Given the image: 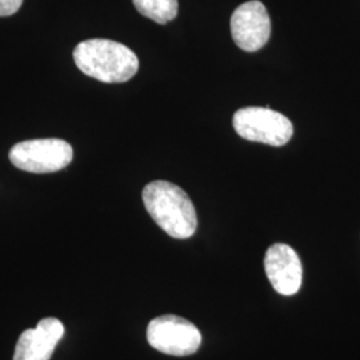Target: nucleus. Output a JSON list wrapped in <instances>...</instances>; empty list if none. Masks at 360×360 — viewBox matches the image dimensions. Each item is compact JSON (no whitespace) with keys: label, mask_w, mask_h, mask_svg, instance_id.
Returning a JSON list of instances; mask_svg holds the SVG:
<instances>
[{"label":"nucleus","mask_w":360,"mask_h":360,"mask_svg":"<svg viewBox=\"0 0 360 360\" xmlns=\"http://www.w3.org/2000/svg\"><path fill=\"white\" fill-rule=\"evenodd\" d=\"M143 203L155 223L175 239L191 238L198 218L190 196L176 184L155 180L143 190Z\"/></svg>","instance_id":"f257e3e1"},{"label":"nucleus","mask_w":360,"mask_h":360,"mask_svg":"<svg viewBox=\"0 0 360 360\" xmlns=\"http://www.w3.org/2000/svg\"><path fill=\"white\" fill-rule=\"evenodd\" d=\"M77 68L103 83H124L136 75L139 59L127 46L110 39H89L74 50Z\"/></svg>","instance_id":"f03ea898"},{"label":"nucleus","mask_w":360,"mask_h":360,"mask_svg":"<svg viewBox=\"0 0 360 360\" xmlns=\"http://www.w3.org/2000/svg\"><path fill=\"white\" fill-rule=\"evenodd\" d=\"M236 134L250 142L282 147L291 141L294 126L283 114L267 107H245L232 117Z\"/></svg>","instance_id":"7ed1b4c3"},{"label":"nucleus","mask_w":360,"mask_h":360,"mask_svg":"<svg viewBox=\"0 0 360 360\" xmlns=\"http://www.w3.org/2000/svg\"><path fill=\"white\" fill-rule=\"evenodd\" d=\"M74 158L70 143L62 139H32L16 143L10 151L13 166L32 174H50L67 167Z\"/></svg>","instance_id":"20e7f679"},{"label":"nucleus","mask_w":360,"mask_h":360,"mask_svg":"<svg viewBox=\"0 0 360 360\" xmlns=\"http://www.w3.org/2000/svg\"><path fill=\"white\" fill-rule=\"evenodd\" d=\"M147 340L151 347L171 356H188L202 345V334L196 326L176 315H162L147 327Z\"/></svg>","instance_id":"39448f33"},{"label":"nucleus","mask_w":360,"mask_h":360,"mask_svg":"<svg viewBox=\"0 0 360 360\" xmlns=\"http://www.w3.org/2000/svg\"><path fill=\"white\" fill-rule=\"evenodd\" d=\"M231 35L235 44L243 51H259L267 44L271 35L270 15L262 1H247L233 11Z\"/></svg>","instance_id":"423d86ee"},{"label":"nucleus","mask_w":360,"mask_h":360,"mask_svg":"<svg viewBox=\"0 0 360 360\" xmlns=\"http://www.w3.org/2000/svg\"><path fill=\"white\" fill-rule=\"evenodd\" d=\"M264 270L278 294L291 296L299 291L303 279V269L292 247L284 243L271 245L264 257Z\"/></svg>","instance_id":"0eeeda50"},{"label":"nucleus","mask_w":360,"mask_h":360,"mask_svg":"<svg viewBox=\"0 0 360 360\" xmlns=\"http://www.w3.org/2000/svg\"><path fill=\"white\" fill-rule=\"evenodd\" d=\"M65 335V326L56 318H44L35 328L19 336L13 360H50Z\"/></svg>","instance_id":"6e6552de"},{"label":"nucleus","mask_w":360,"mask_h":360,"mask_svg":"<svg viewBox=\"0 0 360 360\" xmlns=\"http://www.w3.org/2000/svg\"><path fill=\"white\" fill-rule=\"evenodd\" d=\"M135 8L143 16L159 25H166L178 15V0H132Z\"/></svg>","instance_id":"1a4fd4ad"},{"label":"nucleus","mask_w":360,"mask_h":360,"mask_svg":"<svg viewBox=\"0 0 360 360\" xmlns=\"http://www.w3.org/2000/svg\"><path fill=\"white\" fill-rule=\"evenodd\" d=\"M23 0H0V16H11L19 11Z\"/></svg>","instance_id":"9d476101"}]
</instances>
